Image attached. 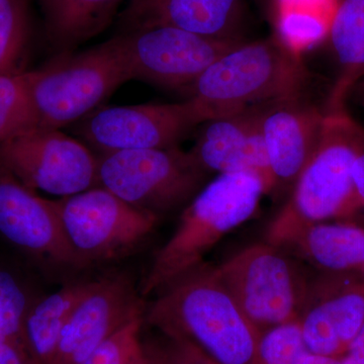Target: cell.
Returning a JSON list of instances; mask_svg holds the SVG:
<instances>
[{"label":"cell","instance_id":"obj_1","mask_svg":"<svg viewBox=\"0 0 364 364\" xmlns=\"http://www.w3.org/2000/svg\"><path fill=\"white\" fill-rule=\"evenodd\" d=\"M144 321L195 344L219 364H255L260 333L205 263L156 294Z\"/></svg>","mask_w":364,"mask_h":364},{"label":"cell","instance_id":"obj_2","mask_svg":"<svg viewBox=\"0 0 364 364\" xmlns=\"http://www.w3.org/2000/svg\"><path fill=\"white\" fill-rule=\"evenodd\" d=\"M308 80L299 52L275 35L241 41L186 90L208 121L303 93Z\"/></svg>","mask_w":364,"mask_h":364},{"label":"cell","instance_id":"obj_15","mask_svg":"<svg viewBox=\"0 0 364 364\" xmlns=\"http://www.w3.org/2000/svg\"><path fill=\"white\" fill-rule=\"evenodd\" d=\"M335 273L310 287L299 316L314 355L339 358L364 326V282Z\"/></svg>","mask_w":364,"mask_h":364},{"label":"cell","instance_id":"obj_22","mask_svg":"<svg viewBox=\"0 0 364 364\" xmlns=\"http://www.w3.org/2000/svg\"><path fill=\"white\" fill-rule=\"evenodd\" d=\"M31 30L28 0H0V75L26 72Z\"/></svg>","mask_w":364,"mask_h":364},{"label":"cell","instance_id":"obj_18","mask_svg":"<svg viewBox=\"0 0 364 364\" xmlns=\"http://www.w3.org/2000/svg\"><path fill=\"white\" fill-rule=\"evenodd\" d=\"M293 248L316 267L331 273L360 269L364 258V229L351 224L306 225L279 242Z\"/></svg>","mask_w":364,"mask_h":364},{"label":"cell","instance_id":"obj_6","mask_svg":"<svg viewBox=\"0 0 364 364\" xmlns=\"http://www.w3.org/2000/svg\"><path fill=\"white\" fill-rule=\"evenodd\" d=\"M97 160L98 186L157 215L191 200L207 176L191 152L177 147L117 151Z\"/></svg>","mask_w":364,"mask_h":364},{"label":"cell","instance_id":"obj_14","mask_svg":"<svg viewBox=\"0 0 364 364\" xmlns=\"http://www.w3.org/2000/svg\"><path fill=\"white\" fill-rule=\"evenodd\" d=\"M259 112L273 189L294 186L317 148L326 111L298 93L263 102Z\"/></svg>","mask_w":364,"mask_h":364},{"label":"cell","instance_id":"obj_29","mask_svg":"<svg viewBox=\"0 0 364 364\" xmlns=\"http://www.w3.org/2000/svg\"><path fill=\"white\" fill-rule=\"evenodd\" d=\"M339 0H275L277 9H303L334 14Z\"/></svg>","mask_w":364,"mask_h":364},{"label":"cell","instance_id":"obj_7","mask_svg":"<svg viewBox=\"0 0 364 364\" xmlns=\"http://www.w3.org/2000/svg\"><path fill=\"white\" fill-rule=\"evenodd\" d=\"M215 268L260 334L301 316L310 287L280 248L269 243L250 246Z\"/></svg>","mask_w":364,"mask_h":364},{"label":"cell","instance_id":"obj_27","mask_svg":"<svg viewBox=\"0 0 364 364\" xmlns=\"http://www.w3.org/2000/svg\"><path fill=\"white\" fill-rule=\"evenodd\" d=\"M143 324L144 315L130 321L81 364H130L142 345Z\"/></svg>","mask_w":364,"mask_h":364},{"label":"cell","instance_id":"obj_31","mask_svg":"<svg viewBox=\"0 0 364 364\" xmlns=\"http://www.w3.org/2000/svg\"><path fill=\"white\" fill-rule=\"evenodd\" d=\"M339 359L342 364H364V326Z\"/></svg>","mask_w":364,"mask_h":364},{"label":"cell","instance_id":"obj_13","mask_svg":"<svg viewBox=\"0 0 364 364\" xmlns=\"http://www.w3.org/2000/svg\"><path fill=\"white\" fill-rule=\"evenodd\" d=\"M145 305L128 275L97 279L74 309L60 336L52 364H81L130 321L144 315Z\"/></svg>","mask_w":364,"mask_h":364},{"label":"cell","instance_id":"obj_8","mask_svg":"<svg viewBox=\"0 0 364 364\" xmlns=\"http://www.w3.org/2000/svg\"><path fill=\"white\" fill-rule=\"evenodd\" d=\"M55 203L67 237L86 265L136 248L158 222L157 215L134 207L102 186Z\"/></svg>","mask_w":364,"mask_h":364},{"label":"cell","instance_id":"obj_24","mask_svg":"<svg viewBox=\"0 0 364 364\" xmlns=\"http://www.w3.org/2000/svg\"><path fill=\"white\" fill-rule=\"evenodd\" d=\"M35 299L20 273L0 264V342L23 343V322Z\"/></svg>","mask_w":364,"mask_h":364},{"label":"cell","instance_id":"obj_36","mask_svg":"<svg viewBox=\"0 0 364 364\" xmlns=\"http://www.w3.org/2000/svg\"><path fill=\"white\" fill-rule=\"evenodd\" d=\"M359 272H363L364 274V258H363V264H361L360 269H359Z\"/></svg>","mask_w":364,"mask_h":364},{"label":"cell","instance_id":"obj_9","mask_svg":"<svg viewBox=\"0 0 364 364\" xmlns=\"http://www.w3.org/2000/svg\"><path fill=\"white\" fill-rule=\"evenodd\" d=\"M0 166L33 191L61 198L98 186V160L60 130L35 128L0 144Z\"/></svg>","mask_w":364,"mask_h":364},{"label":"cell","instance_id":"obj_10","mask_svg":"<svg viewBox=\"0 0 364 364\" xmlns=\"http://www.w3.org/2000/svg\"><path fill=\"white\" fill-rule=\"evenodd\" d=\"M207 122L191 100L179 104L102 107L75 123V133L105 153L164 149Z\"/></svg>","mask_w":364,"mask_h":364},{"label":"cell","instance_id":"obj_30","mask_svg":"<svg viewBox=\"0 0 364 364\" xmlns=\"http://www.w3.org/2000/svg\"><path fill=\"white\" fill-rule=\"evenodd\" d=\"M0 364H32L21 342H0Z\"/></svg>","mask_w":364,"mask_h":364},{"label":"cell","instance_id":"obj_33","mask_svg":"<svg viewBox=\"0 0 364 364\" xmlns=\"http://www.w3.org/2000/svg\"><path fill=\"white\" fill-rule=\"evenodd\" d=\"M348 97H351L352 100L364 109V76L353 85Z\"/></svg>","mask_w":364,"mask_h":364},{"label":"cell","instance_id":"obj_5","mask_svg":"<svg viewBox=\"0 0 364 364\" xmlns=\"http://www.w3.org/2000/svg\"><path fill=\"white\" fill-rule=\"evenodd\" d=\"M130 80V64L119 35L77 54H60L39 70L28 72L38 128L60 130L77 123Z\"/></svg>","mask_w":364,"mask_h":364},{"label":"cell","instance_id":"obj_26","mask_svg":"<svg viewBox=\"0 0 364 364\" xmlns=\"http://www.w3.org/2000/svg\"><path fill=\"white\" fill-rule=\"evenodd\" d=\"M332 18V14L311 9H277V35L299 52L327 38Z\"/></svg>","mask_w":364,"mask_h":364},{"label":"cell","instance_id":"obj_3","mask_svg":"<svg viewBox=\"0 0 364 364\" xmlns=\"http://www.w3.org/2000/svg\"><path fill=\"white\" fill-rule=\"evenodd\" d=\"M264 193L267 186L255 174H219L189 203L176 231L155 255L141 284L142 296L159 293L203 264L223 237L252 217Z\"/></svg>","mask_w":364,"mask_h":364},{"label":"cell","instance_id":"obj_12","mask_svg":"<svg viewBox=\"0 0 364 364\" xmlns=\"http://www.w3.org/2000/svg\"><path fill=\"white\" fill-rule=\"evenodd\" d=\"M0 237L36 262L83 267L55 200H46L0 166Z\"/></svg>","mask_w":364,"mask_h":364},{"label":"cell","instance_id":"obj_23","mask_svg":"<svg viewBox=\"0 0 364 364\" xmlns=\"http://www.w3.org/2000/svg\"><path fill=\"white\" fill-rule=\"evenodd\" d=\"M38 128L28 72L0 75V144Z\"/></svg>","mask_w":364,"mask_h":364},{"label":"cell","instance_id":"obj_28","mask_svg":"<svg viewBox=\"0 0 364 364\" xmlns=\"http://www.w3.org/2000/svg\"><path fill=\"white\" fill-rule=\"evenodd\" d=\"M163 338L145 343L143 348L154 364H219L186 340L162 334Z\"/></svg>","mask_w":364,"mask_h":364},{"label":"cell","instance_id":"obj_35","mask_svg":"<svg viewBox=\"0 0 364 364\" xmlns=\"http://www.w3.org/2000/svg\"><path fill=\"white\" fill-rule=\"evenodd\" d=\"M130 364H154L151 360L148 354L146 353L145 350L143 348V344L141 345L139 350L136 352L135 355H134L133 359H132Z\"/></svg>","mask_w":364,"mask_h":364},{"label":"cell","instance_id":"obj_32","mask_svg":"<svg viewBox=\"0 0 364 364\" xmlns=\"http://www.w3.org/2000/svg\"><path fill=\"white\" fill-rule=\"evenodd\" d=\"M353 181L361 207H364V148L353 166Z\"/></svg>","mask_w":364,"mask_h":364},{"label":"cell","instance_id":"obj_11","mask_svg":"<svg viewBox=\"0 0 364 364\" xmlns=\"http://www.w3.org/2000/svg\"><path fill=\"white\" fill-rule=\"evenodd\" d=\"M132 79L183 88L200 77L240 39H215L174 26H158L119 33Z\"/></svg>","mask_w":364,"mask_h":364},{"label":"cell","instance_id":"obj_25","mask_svg":"<svg viewBox=\"0 0 364 364\" xmlns=\"http://www.w3.org/2000/svg\"><path fill=\"white\" fill-rule=\"evenodd\" d=\"M309 354L299 318L261 333L255 364H303Z\"/></svg>","mask_w":364,"mask_h":364},{"label":"cell","instance_id":"obj_20","mask_svg":"<svg viewBox=\"0 0 364 364\" xmlns=\"http://www.w3.org/2000/svg\"><path fill=\"white\" fill-rule=\"evenodd\" d=\"M46 36L55 52L64 54L100 35L124 0H39Z\"/></svg>","mask_w":364,"mask_h":364},{"label":"cell","instance_id":"obj_17","mask_svg":"<svg viewBox=\"0 0 364 364\" xmlns=\"http://www.w3.org/2000/svg\"><path fill=\"white\" fill-rule=\"evenodd\" d=\"M243 0H130L122 32L168 26L215 39H239Z\"/></svg>","mask_w":364,"mask_h":364},{"label":"cell","instance_id":"obj_4","mask_svg":"<svg viewBox=\"0 0 364 364\" xmlns=\"http://www.w3.org/2000/svg\"><path fill=\"white\" fill-rule=\"evenodd\" d=\"M364 148V129L345 109L326 111L315 153L294 183L293 195L270 225L268 243L306 225L344 217L361 208L353 166Z\"/></svg>","mask_w":364,"mask_h":364},{"label":"cell","instance_id":"obj_16","mask_svg":"<svg viewBox=\"0 0 364 364\" xmlns=\"http://www.w3.org/2000/svg\"><path fill=\"white\" fill-rule=\"evenodd\" d=\"M203 124L196 145L189 152L203 171L219 174L249 172L262 179L267 193L272 191L259 105Z\"/></svg>","mask_w":364,"mask_h":364},{"label":"cell","instance_id":"obj_21","mask_svg":"<svg viewBox=\"0 0 364 364\" xmlns=\"http://www.w3.org/2000/svg\"><path fill=\"white\" fill-rule=\"evenodd\" d=\"M327 38L338 66L327 109H344L351 88L364 76V0H339Z\"/></svg>","mask_w":364,"mask_h":364},{"label":"cell","instance_id":"obj_19","mask_svg":"<svg viewBox=\"0 0 364 364\" xmlns=\"http://www.w3.org/2000/svg\"><path fill=\"white\" fill-rule=\"evenodd\" d=\"M95 282H70L55 293L33 301L26 313L21 334L31 363L52 364L66 323Z\"/></svg>","mask_w":364,"mask_h":364},{"label":"cell","instance_id":"obj_34","mask_svg":"<svg viewBox=\"0 0 364 364\" xmlns=\"http://www.w3.org/2000/svg\"><path fill=\"white\" fill-rule=\"evenodd\" d=\"M303 364H342L339 358L309 354Z\"/></svg>","mask_w":364,"mask_h":364}]
</instances>
